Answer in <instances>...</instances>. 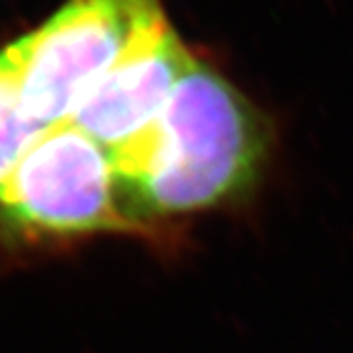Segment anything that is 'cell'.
Wrapping results in <instances>:
<instances>
[{
	"mask_svg": "<svg viewBox=\"0 0 353 353\" xmlns=\"http://www.w3.org/2000/svg\"><path fill=\"white\" fill-rule=\"evenodd\" d=\"M163 16L159 0H69L8 46L28 116L43 128L67 124L134 39Z\"/></svg>",
	"mask_w": 353,
	"mask_h": 353,
	"instance_id": "cell-3",
	"label": "cell"
},
{
	"mask_svg": "<svg viewBox=\"0 0 353 353\" xmlns=\"http://www.w3.org/2000/svg\"><path fill=\"white\" fill-rule=\"evenodd\" d=\"M192 59L165 16L159 18L134 39L69 122L110 153L124 150L152 130Z\"/></svg>",
	"mask_w": 353,
	"mask_h": 353,
	"instance_id": "cell-4",
	"label": "cell"
},
{
	"mask_svg": "<svg viewBox=\"0 0 353 353\" xmlns=\"http://www.w3.org/2000/svg\"><path fill=\"white\" fill-rule=\"evenodd\" d=\"M0 232L26 240L148 234L128 210L110 152L71 122L46 130L0 187Z\"/></svg>",
	"mask_w": 353,
	"mask_h": 353,
	"instance_id": "cell-2",
	"label": "cell"
},
{
	"mask_svg": "<svg viewBox=\"0 0 353 353\" xmlns=\"http://www.w3.org/2000/svg\"><path fill=\"white\" fill-rule=\"evenodd\" d=\"M46 130L50 128L32 120L24 110L16 61L10 48H4L0 51V187Z\"/></svg>",
	"mask_w": 353,
	"mask_h": 353,
	"instance_id": "cell-5",
	"label": "cell"
},
{
	"mask_svg": "<svg viewBox=\"0 0 353 353\" xmlns=\"http://www.w3.org/2000/svg\"><path fill=\"white\" fill-rule=\"evenodd\" d=\"M269 153L271 126L259 108L194 57L152 130L110 155L130 214L152 234L157 218L248 194Z\"/></svg>",
	"mask_w": 353,
	"mask_h": 353,
	"instance_id": "cell-1",
	"label": "cell"
}]
</instances>
